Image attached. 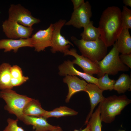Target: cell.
I'll use <instances>...</instances> for the list:
<instances>
[{
	"label": "cell",
	"mask_w": 131,
	"mask_h": 131,
	"mask_svg": "<svg viewBox=\"0 0 131 131\" xmlns=\"http://www.w3.org/2000/svg\"><path fill=\"white\" fill-rule=\"evenodd\" d=\"M63 82L67 84L68 92L65 101L68 103L72 96L76 93L81 91H85L88 83L75 75H67L63 79Z\"/></svg>",
	"instance_id": "obj_14"
},
{
	"label": "cell",
	"mask_w": 131,
	"mask_h": 131,
	"mask_svg": "<svg viewBox=\"0 0 131 131\" xmlns=\"http://www.w3.org/2000/svg\"><path fill=\"white\" fill-rule=\"evenodd\" d=\"M115 42L119 53L131 54V37L129 29L123 28Z\"/></svg>",
	"instance_id": "obj_17"
},
{
	"label": "cell",
	"mask_w": 131,
	"mask_h": 131,
	"mask_svg": "<svg viewBox=\"0 0 131 131\" xmlns=\"http://www.w3.org/2000/svg\"><path fill=\"white\" fill-rule=\"evenodd\" d=\"M123 2L125 5V6H128L130 7H131V0H123Z\"/></svg>",
	"instance_id": "obj_31"
},
{
	"label": "cell",
	"mask_w": 131,
	"mask_h": 131,
	"mask_svg": "<svg viewBox=\"0 0 131 131\" xmlns=\"http://www.w3.org/2000/svg\"><path fill=\"white\" fill-rule=\"evenodd\" d=\"M0 98L6 103L4 109L10 114L15 115L22 121L24 115L23 110L25 105L32 99L25 95L19 94L12 89L0 91Z\"/></svg>",
	"instance_id": "obj_5"
},
{
	"label": "cell",
	"mask_w": 131,
	"mask_h": 131,
	"mask_svg": "<svg viewBox=\"0 0 131 131\" xmlns=\"http://www.w3.org/2000/svg\"><path fill=\"white\" fill-rule=\"evenodd\" d=\"M53 29V24H51L46 29L40 30L30 38L35 51L40 52L51 46Z\"/></svg>",
	"instance_id": "obj_11"
},
{
	"label": "cell",
	"mask_w": 131,
	"mask_h": 131,
	"mask_svg": "<svg viewBox=\"0 0 131 131\" xmlns=\"http://www.w3.org/2000/svg\"><path fill=\"white\" fill-rule=\"evenodd\" d=\"M121 19L123 28L131 29V10L126 6H123Z\"/></svg>",
	"instance_id": "obj_25"
},
{
	"label": "cell",
	"mask_w": 131,
	"mask_h": 131,
	"mask_svg": "<svg viewBox=\"0 0 131 131\" xmlns=\"http://www.w3.org/2000/svg\"><path fill=\"white\" fill-rule=\"evenodd\" d=\"M100 108L99 104L87 124L89 125L90 131H101L102 121L100 117Z\"/></svg>",
	"instance_id": "obj_23"
},
{
	"label": "cell",
	"mask_w": 131,
	"mask_h": 131,
	"mask_svg": "<svg viewBox=\"0 0 131 131\" xmlns=\"http://www.w3.org/2000/svg\"><path fill=\"white\" fill-rule=\"evenodd\" d=\"M73 5V9L75 10L79 7L85 2L84 0H72Z\"/></svg>",
	"instance_id": "obj_30"
},
{
	"label": "cell",
	"mask_w": 131,
	"mask_h": 131,
	"mask_svg": "<svg viewBox=\"0 0 131 131\" xmlns=\"http://www.w3.org/2000/svg\"><path fill=\"white\" fill-rule=\"evenodd\" d=\"M87 126L84 129L82 130H78L75 129L74 131H90L89 125L88 124H87Z\"/></svg>",
	"instance_id": "obj_32"
},
{
	"label": "cell",
	"mask_w": 131,
	"mask_h": 131,
	"mask_svg": "<svg viewBox=\"0 0 131 131\" xmlns=\"http://www.w3.org/2000/svg\"><path fill=\"white\" fill-rule=\"evenodd\" d=\"M125 130H121V131H125Z\"/></svg>",
	"instance_id": "obj_34"
},
{
	"label": "cell",
	"mask_w": 131,
	"mask_h": 131,
	"mask_svg": "<svg viewBox=\"0 0 131 131\" xmlns=\"http://www.w3.org/2000/svg\"><path fill=\"white\" fill-rule=\"evenodd\" d=\"M98 28L100 38L106 46L113 45L123 28L120 8L112 6L106 9L101 16Z\"/></svg>",
	"instance_id": "obj_1"
},
{
	"label": "cell",
	"mask_w": 131,
	"mask_h": 131,
	"mask_svg": "<svg viewBox=\"0 0 131 131\" xmlns=\"http://www.w3.org/2000/svg\"><path fill=\"white\" fill-rule=\"evenodd\" d=\"M2 26L6 36L12 39L28 38L33 30L32 27H26L8 20L3 22Z\"/></svg>",
	"instance_id": "obj_9"
},
{
	"label": "cell",
	"mask_w": 131,
	"mask_h": 131,
	"mask_svg": "<svg viewBox=\"0 0 131 131\" xmlns=\"http://www.w3.org/2000/svg\"><path fill=\"white\" fill-rule=\"evenodd\" d=\"M18 119L14 120L8 118L7 120L8 125L3 131H25L21 127L17 125Z\"/></svg>",
	"instance_id": "obj_26"
},
{
	"label": "cell",
	"mask_w": 131,
	"mask_h": 131,
	"mask_svg": "<svg viewBox=\"0 0 131 131\" xmlns=\"http://www.w3.org/2000/svg\"><path fill=\"white\" fill-rule=\"evenodd\" d=\"M131 89V79L128 74L123 73L115 81L113 90L116 91L118 94L124 93Z\"/></svg>",
	"instance_id": "obj_20"
},
{
	"label": "cell",
	"mask_w": 131,
	"mask_h": 131,
	"mask_svg": "<svg viewBox=\"0 0 131 131\" xmlns=\"http://www.w3.org/2000/svg\"><path fill=\"white\" fill-rule=\"evenodd\" d=\"M10 73L12 78H19L23 76L21 69L17 65H14L11 67Z\"/></svg>",
	"instance_id": "obj_27"
},
{
	"label": "cell",
	"mask_w": 131,
	"mask_h": 131,
	"mask_svg": "<svg viewBox=\"0 0 131 131\" xmlns=\"http://www.w3.org/2000/svg\"><path fill=\"white\" fill-rule=\"evenodd\" d=\"M64 56L70 55L75 58L72 61L74 64L77 65L83 69L84 73L93 76V74L98 75L100 72L99 65L96 62L77 53L76 49H71L66 51L64 53Z\"/></svg>",
	"instance_id": "obj_10"
},
{
	"label": "cell",
	"mask_w": 131,
	"mask_h": 131,
	"mask_svg": "<svg viewBox=\"0 0 131 131\" xmlns=\"http://www.w3.org/2000/svg\"><path fill=\"white\" fill-rule=\"evenodd\" d=\"M121 62L129 68H131V54H121L119 56Z\"/></svg>",
	"instance_id": "obj_28"
},
{
	"label": "cell",
	"mask_w": 131,
	"mask_h": 131,
	"mask_svg": "<svg viewBox=\"0 0 131 131\" xmlns=\"http://www.w3.org/2000/svg\"><path fill=\"white\" fill-rule=\"evenodd\" d=\"M51 131H62V128L59 126H56L54 129Z\"/></svg>",
	"instance_id": "obj_33"
},
{
	"label": "cell",
	"mask_w": 131,
	"mask_h": 131,
	"mask_svg": "<svg viewBox=\"0 0 131 131\" xmlns=\"http://www.w3.org/2000/svg\"><path fill=\"white\" fill-rule=\"evenodd\" d=\"M85 91L88 95L90 105V110L85 122V124H87L95 107L98 103L102 101L105 98L103 95V91L95 84L88 83Z\"/></svg>",
	"instance_id": "obj_13"
},
{
	"label": "cell",
	"mask_w": 131,
	"mask_h": 131,
	"mask_svg": "<svg viewBox=\"0 0 131 131\" xmlns=\"http://www.w3.org/2000/svg\"><path fill=\"white\" fill-rule=\"evenodd\" d=\"M93 22L90 21L84 27L81 34L82 39L86 41H95L100 38V34L98 28L93 25Z\"/></svg>",
	"instance_id": "obj_21"
},
{
	"label": "cell",
	"mask_w": 131,
	"mask_h": 131,
	"mask_svg": "<svg viewBox=\"0 0 131 131\" xmlns=\"http://www.w3.org/2000/svg\"><path fill=\"white\" fill-rule=\"evenodd\" d=\"M72 61L68 60L64 61L58 67V74L60 75H77L82 78L89 83L97 85L98 78L84 72H80L74 67Z\"/></svg>",
	"instance_id": "obj_12"
},
{
	"label": "cell",
	"mask_w": 131,
	"mask_h": 131,
	"mask_svg": "<svg viewBox=\"0 0 131 131\" xmlns=\"http://www.w3.org/2000/svg\"><path fill=\"white\" fill-rule=\"evenodd\" d=\"M23 47H33L31 38L28 39H3L0 40V49H4V52L13 50L16 53L20 48Z\"/></svg>",
	"instance_id": "obj_16"
},
{
	"label": "cell",
	"mask_w": 131,
	"mask_h": 131,
	"mask_svg": "<svg viewBox=\"0 0 131 131\" xmlns=\"http://www.w3.org/2000/svg\"><path fill=\"white\" fill-rule=\"evenodd\" d=\"M46 119L43 117L24 115L22 121L26 125H32V131H51L56 126L49 124Z\"/></svg>",
	"instance_id": "obj_15"
},
{
	"label": "cell",
	"mask_w": 131,
	"mask_h": 131,
	"mask_svg": "<svg viewBox=\"0 0 131 131\" xmlns=\"http://www.w3.org/2000/svg\"><path fill=\"white\" fill-rule=\"evenodd\" d=\"M11 66L8 63H4L0 65V89H12L10 69Z\"/></svg>",
	"instance_id": "obj_19"
},
{
	"label": "cell",
	"mask_w": 131,
	"mask_h": 131,
	"mask_svg": "<svg viewBox=\"0 0 131 131\" xmlns=\"http://www.w3.org/2000/svg\"><path fill=\"white\" fill-rule=\"evenodd\" d=\"M78 112L66 106H61L50 111H46L43 117L47 119L51 117L58 118L62 117L77 115Z\"/></svg>",
	"instance_id": "obj_22"
},
{
	"label": "cell",
	"mask_w": 131,
	"mask_h": 131,
	"mask_svg": "<svg viewBox=\"0 0 131 131\" xmlns=\"http://www.w3.org/2000/svg\"><path fill=\"white\" fill-rule=\"evenodd\" d=\"M92 16L91 6L89 2L86 1L74 10L70 20L65 25H72L78 29L83 28L90 22Z\"/></svg>",
	"instance_id": "obj_7"
},
{
	"label": "cell",
	"mask_w": 131,
	"mask_h": 131,
	"mask_svg": "<svg viewBox=\"0 0 131 131\" xmlns=\"http://www.w3.org/2000/svg\"><path fill=\"white\" fill-rule=\"evenodd\" d=\"M8 13V20L26 27H32L40 22L39 19L33 17L29 10L20 4L11 5Z\"/></svg>",
	"instance_id": "obj_6"
},
{
	"label": "cell",
	"mask_w": 131,
	"mask_h": 131,
	"mask_svg": "<svg viewBox=\"0 0 131 131\" xmlns=\"http://www.w3.org/2000/svg\"><path fill=\"white\" fill-rule=\"evenodd\" d=\"M109 53L101 61L97 62L100 69L98 75L100 77L105 74L115 75L120 71L126 72L129 68L121 61L116 42Z\"/></svg>",
	"instance_id": "obj_4"
},
{
	"label": "cell",
	"mask_w": 131,
	"mask_h": 131,
	"mask_svg": "<svg viewBox=\"0 0 131 131\" xmlns=\"http://www.w3.org/2000/svg\"><path fill=\"white\" fill-rule=\"evenodd\" d=\"M72 42L78 47L82 56L97 63L106 55L107 47L99 38L95 41L79 39L74 36L71 37Z\"/></svg>",
	"instance_id": "obj_3"
},
{
	"label": "cell",
	"mask_w": 131,
	"mask_h": 131,
	"mask_svg": "<svg viewBox=\"0 0 131 131\" xmlns=\"http://www.w3.org/2000/svg\"><path fill=\"white\" fill-rule=\"evenodd\" d=\"M115 81L110 79L108 75L106 74L98 78L97 86L103 91L113 90Z\"/></svg>",
	"instance_id": "obj_24"
},
{
	"label": "cell",
	"mask_w": 131,
	"mask_h": 131,
	"mask_svg": "<svg viewBox=\"0 0 131 131\" xmlns=\"http://www.w3.org/2000/svg\"><path fill=\"white\" fill-rule=\"evenodd\" d=\"M131 100L125 95H114L106 98L100 102V117L102 122L109 123L115 120L116 116L131 103Z\"/></svg>",
	"instance_id": "obj_2"
},
{
	"label": "cell",
	"mask_w": 131,
	"mask_h": 131,
	"mask_svg": "<svg viewBox=\"0 0 131 131\" xmlns=\"http://www.w3.org/2000/svg\"><path fill=\"white\" fill-rule=\"evenodd\" d=\"M46 111L41 107L39 100L32 98L24 106V115L37 117H43Z\"/></svg>",
	"instance_id": "obj_18"
},
{
	"label": "cell",
	"mask_w": 131,
	"mask_h": 131,
	"mask_svg": "<svg viewBox=\"0 0 131 131\" xmlns=\"http://www.w3.org/2000/svg\"><path fill=\"white\" fill-rule=\"evenodd\" d=\"M29 79L27 76H23L22 77L19 78H11V82L12 86H17L20 85L25 82Z\"/></svg>",
	"instance_id": "obj_29"
},
{
	"label": "cell",
	"mask_w": 131,
	"mask_h": 131,
	"mask_svg": "<svg viewBox=\"0 0 131 131\" xmlns=\"http://www.w3.org/2000/svg\"><path fill=\"white\" fill-rule=\"evenodd\" d=\"M66 22V20L60 19L53 24V29L52 37L51 49V52L55 53L59 52L63 53L69 49L70 45H73L68 40L62 36L60 33L61 29Z\"/></svg>",
	"instance_id": "obj_8"
}]
</instances>
